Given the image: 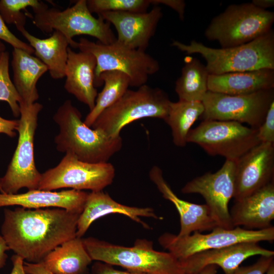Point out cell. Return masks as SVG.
Listing matches in <instances>:
<instances>
[{"label":"cell","instance_id":"obj_9","mask_svg":"<svg viewBox=\"0 0 274 274\" xmlns=\"http://www.w3.org/2000/svg\"><path fill=\"white\" fill-rule=\"evenodd\" d=\"M77 48L92 54L96 59L94 85L102 73L115 71L127 76L130 86L139 87L146 84L149 76L160 68L158 61L145 51L128 48L116 41L105 45L81 38Z\"/></svg>","mask_w":274,"mask_h":274},{"label":"cell","instance_id":"obj_35","mask_svg":"<svg viewBox=\"0 0 274 274\" xmlns=\"http://www.w3.org/2000/svg\"><path fill=\"white\" fill-rule=\"evenodd\" d=\"M274 256H260L258 260L254 264L238 267L231 274H264L271 263L274 261Z\"/></svg>","mask_w":274,"mask_h":274},{"label":"cell","instance_id":"obj_40","mask_svg":"<svg viewBox=\"0 0 274 274\" xmlns=\"http://www.w3.org/2000/svg\"><path fill=\"white\" fill-rule=\"evenodd\" d=\"M13 268L10 274H27L24 268V260L15 254L11 257Z\"/></svg>","mask_w":274,"mask_h":274},{"label":"cell","instance_id":"obj_23","mask_svg":"<svg viewBox=\"0 0 274 274\" xmlns=\"http://www.w3.org/2000/svg\"><path fill=\"white\" fill-rule=\"evenodd\" d=\"M208 91L229 94L242 95L274 89V70L210 74Z\"/></svg>","mask_w":274,"mask_h":274},{"label":"cell","instance_id":"obj_34","mask_svg":"<svg viewBox=\"0 0 274 274\" xmlns=\"http://www.w3.org/2000/svg\"><path fill=\"white\" fill-rule=\"evenodd\" d=\"M0 40L11 45L14 48L21 49L30 54L34 53V50L29 44L22 41L10 30L1 15Z\"/></svg>","mask_w":274,"mask_h":274},{"label":"cell","instance_id":"obj_39","mask_svg":"<svg viewBox=\"0 0 274 274\" xmlns=\"http://www.w3.org/2000/svg\"><path fill=\"white\" fill-rule=\"evenodd\" d=\"M24 268L27 274H53L47 270L41 263H30L24 262ZM86 274H93L88 271Z\"/></svg>","mask_w":274,"mask_h":274},{"label":"cell","instance_id":"obj_1","mask_svg":"<svg viewBox=\"0 0 274 274\" xmlns=\"http://www.w3.org/2000/svg\"><path fill=\"white\" fill-rule=\"evenodd\" d=\"M80 215L60 208L5 209L1 235L24 261L41 263L55 248L76 237Z\"/></svg>","mask_w":274,"mask_h":274},{"label":"cell","instance_id":"obj_43","mask_svg":"<svg viewBox=\"0 0 274 274\" xmlns=\"http://www.w3.org/2000/svg\"><path fill=\"white\" fill-rule=\"evenodd\" d=\"M217 266L215 265H210L207 266L196 274H217Z\"/></svg>","mask_w":274,"mask_h":274},{"label":"cell","instance_id":"obj_41","mask_svg":"<svg viewBox=\"0 0 274 274\" xmlns=\"http://www.w3.org/2000/svg\"><path fill=\"white\" fill-rule=\"evenodd\" d=\"M9 249L1 234H0V269L5 265L8 256L6 252Z\"/></svg>","mask_w":274,"mask_h":274},{"label":"cell","instance_id":"obj_11","mask_svg":"<svg viewBox=\"0 0 274 274\" xmlns=\"http://www.w3.org/2000/svg\"><path fill=\"white\" fill-rule=\"evenodd\" d=\"M158 241L164 249L180 261L198 252L243 242L272 243L274 227L260 230H249L241 227L228 229L216 227L209 233L196 231L184 236L166 232L161 235Z\"/></svg>","mask_w":274,"mask_h":274},{"label":"cell","instance_id":"obj_13","mask_svg":"<svg viewBox=\"0 0 274 274\" xmlns=\"http://www.w3.org/2000/svg\"><path fill=\"white\" fill-rule=\"evenodd\" d=\"M274 101V89L242 95H229L208 91L202 103L203 120L246 123L258 129Z\"/></svg>","mask_w":274,"mask_h":274},{"label":"cell","instance_id":"obj_29","mask_svg":"<svg viewBox=\"0 0 274 274\" xmlns=\"http://www.w3.org/2000/svg\"><path fill=\"white\" fill-rule=\"evenodd\" d=\"M203 112L201 101H170L167 115L164 121L171 129L175 145L180 147L186 146L187 136L192 126Z\"/></svg>","mask_w":274,"mask_h":274},{"label":"cell","instance_id":"obj_3","mask_svg":"<svg viewBox=\"0 0 274 274\" xmlns=\"http://www.w3.org/2000/svg\"><path fill=\"white\" fill-rule=\"evenodd\" d=\"M171 46L188 54H199L206 61L209 74L274 70L272 29L249 43L229 48H211L195 40L189 44L174 41Z\"/></svg>","mask_w":274,"mask_h":274},{"label":"cell","instance_id":"obj_16","mask_svg":"<svg viewBox=\"0 0 274 274\" xmlns=\"http://www.w3.org/2000/svg\"><path fill=\"white\" fill-rule=\"evenodd\" d=\"M163 15L161 7L148 12H104L98 16L113 24L117 32L116 41L128 48L145 51Z\"/></svg>","mask_w":274,"mask_h":274},{"label":"cell","instance_id":"obj_8","mask_svg":"<svg viewBox=\"0 0 274 274\" xmlns=\"http://www.w3.org/2000/svg\"><path fill=\"white\" fill-rule=\"evenodd\" d=\"M32 21L44 32L59 31L74 48H77V42L73 38L79 35L94 37L105 45L116 41L111 24L100 16L94 17L88 8L86 0L77 1L73 6L63 10L48 8L35 14Z\"/></svg>","mask_w":274,"mask_h":274},{"label":"cell","instance_id":"obj_6","mask_svg":"<svg viewBox=\"0 0 274 274\" xmlns=\"http://www.w3.org/2000/svg\"><path fill=\"white\" fill-rule=\"evenodd\" d=\"M273 22V12L257 8L251 2L232 4L212 19L204 36L217 41L221 48H229L265 34L272 29Z\"/></svg>","mask_w":274,"mask_h":274},{"label":"cell","instance_id":"obj_44","mask_svg":"<svg viewBox=\"0 0 274 274\" xmlns=\"http://www.w3.org/2000/svg\"><path fill=\"white\" fill-rule=\"evenodd\" d=\"M265 273L266 274H274V261L271 263Z\"/></svg>","mask_w":274,"mask_h":274},{"label":"cell","instance_id":"obj_36","mask_svg":"<svg viewBox=\"0 0 274 274\" xmlns=\"http://www.w3.org/2000/svg\"><path fill=\"white\" fill-rule=\"evenodd\" d=\"M91 272L93 274H144L116 269L112 265L99 261L93 264Z\"/></svg>","mask_w":274,"mask_h":274},{"label":"cell","instance_id":"obj_18","mask_svg":"<svg viewBox=\"0 0 274 274\" xmlns=\"http://www.w3.org/2000/svg\"><path fill=\"white\" fill-rule=\"evenodd\" d=\"M233 227L260 230L272 226L274 219V182L241 199L229 211Z\"/></svg>","mask_w":274,"mask_h":274},{"label":"cell","instance_id":"obj_27","mask_svg":"<svg viewBox=\"0 0 274 274\" xmlns=\"http://www.w3.org/2000/svg\"><path fill=\"white\" fill-rule=\"evenodd\" d=\"M209 75L206 65L199 60L189 57L175 84V91L179 100L202 102L208 91Z\"/></svg>","mask_w":274,"mask_h":274},{"label":"cell","instance_id":"obj_20","mask_svg":"<svg viewBox=\"0 0 274 274\" xmlns=\"http://www.w3.org/2000/svg\"><path fill=\"white\" fill-rule=\"evenodd\" d=\"M88 193L74 189L52 191L36 189L23 193H0V208L17 206L29 209L60 208L80 214Z\"/></svg>","mask_w":274,"mask_h":274},{"label":"cell","instance_id":"obj_17","mask_svg":"<svg viewBox=\"0 0 274 274\" xmlns=\"http://www.w3.org/2000/svg\"><path fill=\"white\" fill-rule=\"evenodd\" d=\"M255 255L272 256L274 252L257 242H243L198 252L180 261L185 274H196L210 265L219 266L225 274H231L244 261Z\"/></svg>","mask_w":274,"mask_h":274},{"label":"cell","instance_id":"obj_12","mask_svg":"<svg viewBox=\"0 0 274 274\" xmlns=\"http://www.w3.org/2000/svg\"><path fill=\"white\" fill-rule=\"evenodd\" d=\"M115 174V168L109 162H84L66 153L57 165L41 174L38 189L52 191L69 188L100 191L112 184Z\"/></svg>","mask_w":274,"mask_h":274},{"label":"cell","instance_id":"obj_24","mask_svg":"<svg viewBox=\"0 0 274 274\" xmlns=\"http://www.w3.org/2000/svg\"><path fill=\"white\" fill-rule=\"evenodd\" d=\"M11 65L13 82L21 101L32 104L39 97L37 83L48 71L47 66L37 57L20 49L12 51Z\"/></svg>","mask_w":274,"mask_h":274},{"label":"cell","instance_id":"obj_7","mask_svg":"<svg viewBox=\"0 0 274 274\" xmlns=\"http://www.w3.org/2000/svg\"><path fill=\"white\" fill-rule=\"evenodd\" d=\"M19 106L17 145L5 175L0 178V192L3 194H16L22 188L38 189L41 178L35 162L33 141L43 106L37 102L27 105L22 101Z\"/></svg>","mask_w":274,"mask_h":274},{"label":"cell","instance_id":"obj_21","mask_svg":"<svg viewBox=\"0 0 274 274\" xmlns=\"http://www.w3.org/2000/svg\"><path fill=\"white\" fill-rule=\"evenodd\" d=\"M119 214L126 216L140 224L144 228L150 226L143 221L141 217L162 220L151 208H139L122 204L114 200L102 191L88 193L82 212L79 215L77 226L76 237L82 238L91 224L104 216Z\"/></svg>","mask_w":274,"mask_h":274},{"label":"cell","instance_id":"obj_10","mask_svg":"<svg viewBox=\"0 0 274 274\" xmlns=\"http://www.w3.org/2000/svg\"><path fill=\"white\" fill-rule=\"evenodd\" d=\"M257 129L229 121L203 120L191 129L187 142L200 146L208 154L236 161L260 143Z\"/></svg>","mask_w":274,"mask_h":274},{"label":"cell","instance_id":"obj_38","mask_svg":"<svg viewBox=\"0 0 274 274\" xmlns=\"http://www.w3.org/2000/svg\"><path fill=\"white\" fill-rule=\"evenodd\" d=\"M18 124V120H7L0 116V133L6 134L11 138L15 137Z\"/></svg>","mask_w":274,"mask_h":274},{"label":"cell","instance_id":"obj_42","mask_svg":"<svg viewBox=\"0 0 274 274\" xmlns=\"http://www.w3.org/2000/svg\"><path fill=\"white\" fill-rule=\"evenodd\" d=\"M251 3L257 8L263 10H267V8L274 6L273 0H253Z\"/></svg>","mask_w":274,"mask_h":274},{"label":"cell","instance_id":"obj_22","mask_svg":"<svg viewBox=\"0 0 274 274\" xmlns=\"http://www.w3.org/2000/svg\"><path fill=\"white\" fill-rule=\"evenodd\" d=\"M96 66V60L92 54L76 52L68 47L64 89L87 106L90 111L94 108L98 94L94 85Z\"/></svg>","mask_w":274,"mask_h":274},{"label":"cell","instance_id":"obj_19","mask_svg":"<svg viewBox=\"0 0 274 274\" xmlns=\"http://www.w3.org/2000/svg\"><path fill=\"white\" fill-rule=\"evenodd\" d=\"M149 178L162 196L172 202L180 216V230L179 236H187L194 232L212 230L218 227L206 204H198L180 198L173 192L164 179L161 169L153 166L149 172Z\"/></svg>","mask_w":274,"mask_h":274},{"label":"cell","instance_id":"obj_25","mask_svg":"<svg viewBox=\"0 0 274 274\" xmlns=\"http://www.w3.org/2000/svg\"><path fill=\"white\" fill-rule=\"evenodd\" d=\"M18 30L33 48L36 57L47 66L52 79L65 77L69 44L61 32L54 31L50 37L40 39L30 34L24 27Z\"/></svg>","mask_w":274,"mask_h":274},{"label":"cell","instance_id":"obj_45","mask_svg":"<svg viewBox=\"0 0 274 274\" xmlns=\"http://www.w3.org/2000/svg\"><path fill=\"white\" fill-rule=\"evenodd\" d=\"M6 49L5 44L0 41V53L5 51Z\"/></svg>","mask_w":274,"mask_h":274},{"label":"cell","instance_id":"obj_14","mask_svg":"<svg viewBox=\"0 0 274 274\" xmlns=\"http://www.w3.org/2000/svg\"><path fill=\"white\" fill-rule=\"evenodd\" d=\"M235 161L226 159L216 172H208L196 177L181 189L184 194L201 195L218 227L228 229L234 228L228 206L235 192Z\"/></svg>","mask_w":274,"mask_h":274},{"label":"cell","instance_id":"obj_31","mask_svg":"<svg viewBox=\"0 0 274 274\" xmlns=\"http://www.w3.org/2000/svg\"><path fill=\"white\" fill-rule=\"evenodd\" d=\"M0 100L7 102L15 117L20 116L21 98L9 75V53H0Z\"/></svg>","mask_w":274,"mask_h":274},{"label":"cell","instance_id":"obj_32","mask_svg":"<svg viewBox=\"0 0 274 274\" xmlns=\"http://www.w3.org/2000/svg\"><path fill=\"white\" fill-rule=\"evenodd\" d=\"M150 5V0L87 1L90 12L97 15L107 12L144 13Z\"/></svg>","mask_w":274,"mask_h":274},{"label":"cell","instance_id":"obj_33","mask_svg":"<svg viewBox=\"0 0 274 274\" xmlns=\"http://www.w3.org/2000/svg\"><path fill=\"white\" fill-rule=\"evenodd\" d=\"M257 136L260 143L274 144V101L270 104L263 122L257 129Z\"/></svg>","mask_w":274,"mask_h":274},{"label":"cell","instance_id":"obj_15","mask_svg":"<svg viewBox=\"0 0 274 274\" xmlns=\"http://www.w3.org/2000/svg\"><path fill=\"white\" fill-rule=\"evenodd\" d=\"M235 200L273 181L274 144L260 143L235 161Z\"/></svg>","mask_w":274,"mask_h":274},{"label":"cell","instance_id":"obj_26","mask_svg":"<svg viewBox=\"0 0 274 274\" xmlns=\"http://www.w3.org/2000/svg\"><path fill=\"white\" fill-rule=\"evenodd\" d=\"M92 261L83 238L76 237L55 248L41 263L53 274H86Z\"/></svg>","mask_w":274,"mask_h":274},{"label":"cell","instance_id":"obj_30","mask_svg":"<svg viewBox=\"0 0 274 274\" xmlns=\"http://www.w3.org/2000/svg\"><path fill=\"white\" fill-rule=\"evenodd\" d=\"M31 7L35 14L39 13L48 6L38 0H0V15L7 24H13L17 30L24 27L27 15L22 12Z\"/></svg>","mask_w":274,"mask_h":274},{"label":"cell","instance_id":"obj_37","mask_svg":"<svg viewBox=\"0 0 274 274\" xmlns=\"http://www.w3.org/2000/svg\"><path fill=\"white\" fill-rule=\"evenodd\" d=\"M151 5L158 6L159 4L166 5L175 10L180 19L183 20L186 4L183 0H150Z\"/></svg>","mask_w":274,"mask_h":274},{"label":"cell","instance_id":"obj_5","mask_svg":"<svg viewBox=\"0 0 274 274\" xmlns=\"http://www.w3.org/2000/svg\"><path fill=\"white\" fill-rule=\"evenodd\" d=\"M170 100L161 89L146 84L137 90L128 89L116 102L98 116L91 126L103 131L108 136L117 138L124 127L144 118L164 120Z\"/></svg>","mask_w":274,"mask_h":274},{"label":"cell","instance_id":"obj_4","mask_svg":"<svg viewBox=\"0 0 274 274\" xmlns=\"http://www.w3.org/2000/svg\"><path fill=\"white\" fill-rule=\"evenodd\" d=\"M83 242L92 260L140 273L185 274L179 260L168 252L154 250L152 242L146 239H136L132 247L92 237L83 238Z\"/></svg>","mask_w":274,"mask_h":274},{"label":"cell","instance_id":"obj_28","mask_svg":"<svg viewBox=\"0 0 274 274\" xmlns=\"http://www.w3.org/2000/svg\"><path fill=\"white\" fill-rule=\"evenodd\" d=\"M103 84L104 86L97 94L94 108L90 111L84 121L89 127H91L102 111L116 102L126 92L130 86V80L122 72L106 71L100 75L95 86L97 87Z\"/></svg>","mask_w":274,"mask_h":274},{"label":"cell","instance_id":"obj_2","mask_svg":"<svg viewBox=\"0 0 274 274\" xmlns=\"http://www.w3.org/2000/svg\"><path fill=\"white\" fill-rule=\"evenodd\" d=\"M53 120L59 128L54 139L57 150L70 153L79 160L107 162L122 148L121 135L112 138L100 129L86 125L82 120L81 112L69 99L58 108Z\"/></svg>","mask_w":274,"mask_h":274}]
</instances>
